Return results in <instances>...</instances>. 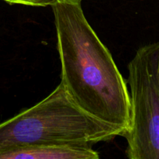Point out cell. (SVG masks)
Listing matches in <instances>:
<instances>
[{
    "label": "cell",
    "instance_id": "1",
    "mask_svg": "<svg viewBox=\"0 0 159 159\" xmlns=\"http://www.w3.org/2000/svg\"><path fill=\"white\" fill-rule=\"evenodd\" d=\"M51 7L62 68L61 82L81 110L116 127L123 136L131 125L127 82L89 23L82 0H59Z\"/></svg>",
    "mask_w": 159,
    "mask_h": 159
},
{
    "label": "cell",
    "instance_id": "2",
    "mask_svg": "<svg viewBox=\"0 0 159 159\" xmlns=\"http://www.w3.org/2000/svg\"><path fill=\"white\" fill-rule=\"evenodd\" d=\"M118 136L121 130L81 110L60 82L41 101L0 123V154L48 144L93 146Z\"/></svg>",
    "mask_w": 159,
    "mask_h": 159
},
{
    "label": "cell",
    "instance_id": "3",
    "mask_svg": "<svg viewBox=\"0 0 159 159\" xmlns=\"http://www.w3.org/2000/svg\"><path fill=\"white\" fill-rule=\"evenodd\" d=\"M131 125L123 135L129 159H159V41L137 49L128 64Z\"/></svg>",
    "mask_w": 159,
    "mask_h": 159
},
{
    "label": "cell",
    "instance_id": "4",
    "mask_svg": "<svg viewBox=\"0 0 159 159\" xmlns=\"http://www.w3.org/2000/svg\"><path fill=\"white\" fill-rule=\"evenodd\" d=\"M99 157L92 146L70 144H41L0 154V159H98Z\"/></svg>",
    "mask_w": 159,
    "mask_h": 159
},
{
    "label": "cell",
    "instance_id": "5",
    "mask_svg": "<svg viewBox=\"0 0 159 159\" xmlns=\"http://www.w3.org/2000/svg\"><path fill=\"white\" fill-rule=\"evenodd\" d=\"M9 4L23 5V6H34V7H45L51 6L59 0H2Z\"/></svg>",
    "mask_w": 159,
    "mask_h": 159
}]
</instances>
